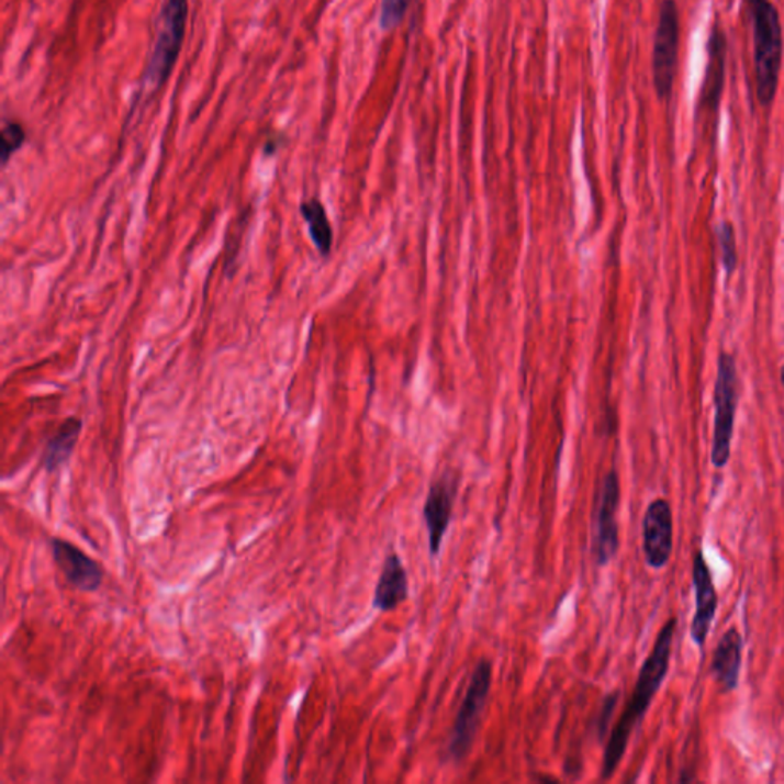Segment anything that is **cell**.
Instances as JSON below:
<instances>
[{
	"mask_svg": "<svg viewBox=\"0 0 784 784\" xmlns=\"http://www.w3.org/2000/svg\"><path fill=\"white\" fill-rule=\"evenodd\" d=\"M410 2L411 0H383L382 10H380V26H382V30L390 31L395 29L402 22L403 15L406 14Z\"/></svg>",
	"mask_w": 784,
	"mask_h": 784,
	"instance_id": "ac0fdd59",
	"label": "cell"
},
{
	"mask_svg": "<svg viewBox=\"0 0 784 784\" xmlns=\"http://www.w3.org/2000/svg\"><path fill=\"white\" fill-rule=\"evenodd\" d=\"M410 597V580L405 565L399 553H390L383 562L378 585H376L374 596H372V607L382 613L394 612Z\"/></svg>",
	"mask_w": 784,
	"mask_h": 784,
	"instance_id": "4fadbf2b",
	"label": "cell"
},
{
	"mask_svg": "<svg viewBox=\"0 0 784 784\" xmlns=\"http://www.w3.org/2000/svg\"><path fill=\"white\" fill-rule=\"evenodd\" d=\"M53 560L66 581L80 592L94 593L103 584V567L72 542L61 538L49 541Z\"/></svg>",
	"mask_w": 784,
	"mask_h": 784,
	"instance_id": "30bf717a",
	"label": "cell"
},
{
	"mask_svg": "<svg viewBox=\"0 0 784 784\" xmlns=\"http://www.w3.org/2000/svg\"><path fill=\"white\" fill-rule=\"evenodd\" d=\"M754 37L757 99L763 108L774 103L783 61V26L770 0H743Z\"/></svg>",
	"mask_w": 784,
	"mask_h": 784,
	"instance_id": "7a4b0ae2",
	"label": "cell"
},
{
	"mask_svg": "<svg viewBox=\"0 0 784 784\" xmlns=\"http://www.w3.org/2000/svg\"><path fill=\"white\" fill-rule=\"evenodd\" d=\"M782 383H783V387H784V367H783V370H782Z\"/></svg>",
	"mask_w": 784,
	"mask_h": 784,
	"instance_id": "44dd1931",
	"label": "cell"
},
{
	"mask_svg": "<svg viewBox=\"0 0 784 784\" xmlns=\"http://www.w3.org/2000/svg\"><path fill=\"white\" fill-rule=\"evenodd\" d=\"M0 138H2V163L7 165L8 160H10V158L21 149L23 143H25V127L18 122H7L3 124L2 137Z\"/></svg>",
	"mask_w": 784,
	"mask_h": 784,
	"instance_id": "e0dca14e",
	"label": "cell"
},
{
	"mask_svg": "<svg viewBox=\"0 0 784 784\" xmlns=\"http://www.w3.org/2000/svg\"><path fill=\"white\" fill-rule=\"evenodd\" d=\"M719 243L721 247V262H724L727 273L731 275L737 267L736 238H733L731 224H724L719 228Z\"/></svg>",
	"mask_w": 784,
	"mask_h": 784,
	"instance_id": "d6986e66",
	"label": "cell"
},
{
	"mask_svg": "<svg viewBox=\"0 0 784 784\" xmlns=\"http://www.w3.org/2000/svg\"><path fill=\"white\" fill-rule=\"evenodd\" d=\"M83 422L77 417L66 418L61 423L57 433L49 438L44 453V466L46 472L53 473L58 471L71 458L77 441H79Z\"/></svg>",
	"mask_w": 784,
	"mask_h": 784,
	"instance_id": "9a60e30c",
	"label": "cell"
},
{
	"mask_svg": "<svg viewBox=\"0 0 784 784\" xmlns=\"http://www.w3.org/2000/svg\"><path fill=\"white\" fill-rule=\"evenodd\" d=\"M302 219L309 225V233L312 236L314 246L322 256H328L333 247L332 223H329L327 209L317 198H310L301 204Z\"/></svg>",
	"mask_w": 784,
	"mask_h": 784,
	"instance_id": "2e32d148",
	"label": "cell"
},
{
	"mask_svg": "<svg viewBox=\"0 0 784 784\" xmlns=\"http://www.w3.org/2000/svg\"><path fill=\"white\" fill-rule=\"evenodd\" d=\"M643 553L647 564L662 569L673 553V511L667 500L650 503L643 516Z\"/></svg>",
	"mask_w": 784,
	"mask_h": 784,
	"instance_id": "9c48e42d",
	"label": "cell"
},
{
	"mask_svg": "<svg viewBox=\"0 0 784 784\" xmlns=\"http://www.w3.org/2000/svg\"><path fill=\"white\" fill-rule=\"evenodd\" d=\"M714 436L712 461L714 468L721 469L728 464L731 457L733 436V418L737 410V368L729 355L721 352L719 371H717L716 390H714Z\"/></svg>",
	"mask_w": 784,
	"mask_h": 784,
	"instance_id": "5b68a950",
	"label": "cell"
},
{
	"mask_svg": "<svg viewBox=\"0 0 784 784\" xmlns=\"http://www.w3.org/2000/svg\"><path fill=\"white\" fill-rule=\"evenodd\" d=\"M693 584L696 590V613H694L690 632L693 642L702 648L712 630L719 600H717L716 587H714L712 570H709L708 562L701 550L694 557Z\"/></svg>",
	"mask_w": 784,
	"mask_h": 784,
	"instance_id": "8fae6325",
	"label": "cell"
},
{
	"mask_svg": "<svg viewBox=\"0 0 784 784\" xmlns=\"http://www.w3.org/2000/svg\"><path fill=\"white\" fill-rule=\"evenodd\" d=\"M189 0H166L161 8L158 34L147 61L146 81L150 88L165 87L180 57L188 29Z\"/></svg>",
	"mask_w": 784,
	"mask_h": 784,
	"instance_id": "3957f363",
	"label": "cell"
},
{
	"mask_svg": "<svg viewBox=\"0 0 784 784\" xmlns=\"http://www.w3.org/2000/svg\"><path fill=\"white\" fill-rule=\"evenodd\" d=\"M492 685V663L481 659L472 671L471 682L463 702L458 708L456 721L448 744V754L453 762H461L471 752L473 740L480 728L481 716L486 708Z\"/></svg>",
	"mask_w": 784,
	"mask_h": 784,
	"instance_id": "277c9868",
	"label": "cell"
},
{
	"mask_svg": "<svg viewBox=\"0 0 784 784\" xmlns=\"http://www.w3.org/2000/svg\"><path fill=\"white\" fill-rule=\"evenodd\" d=\"M675 624L677 619L671 617L659 631L656 639L653 650L648 654L642 669L639 671L638 682L627 706H625L623 716L613 728L611 739L605 747L603 770L601 777L608 780L615 774L617 766L623 762L625 751H627L628 741H630L631 732L638 727L640 720L646 716L648 708L658 691L661 690L667 673H669L671 651H673V640L675 632Z\"/></svg>",
	"mask_w": 784,
	"mask_h": 784,
	"instance_id": "6da1fadb",
	"label": "cell"
},
{
	"mask_svg": "<svg viewBox=\"0 0 784 784\" xmlns=\"http://www.w3.org/2000/svg\"><path fill=\"white\" fill-rule=\"evenodd\" d=\"M620 691H613L605 697L603 708H601L600 717L596 720V731L600 740H604L605 733H607L608 724H611L613 713H615L617 702H619Z\"/></svg>",
	"mask_w": 784,
	"mask_h": 784,
	"instance_id": "ffe728a7",
	"label": "cell"
},
{
	"mask_svg": "<svg viewBox=\"0 0 784 784\" xmlns=\"http://www.w3.org/2000/svg\"><path fill=\"white\" fill-rule=\"evenodd\" d=\"M727 36L720 23L713 25L708 38V64H706L704 83H702L698 107L701 110L717 111L720 103L721 91L725 83V68H727Z\"/></svg>",
	"mask_w": 784,
	"mask_h": 784,
	"instance_id": "7c38bea8",
	"label": "cell"
},
{
	"mask_svg": "<svg viewBox=\"0 0 784 784\" xmlns=\"http://www.w3.org/2000/svg\"><path fill=\"white\" fill-rule=\"evenodd\" d=\"M743 639L736 627L729 628L714 650L712 673L724 691L736 690L739 685Z\"/></svg>",
	"mask_w": 784,
	"mask_h": 784,
	"instance_id": "5bb4252c",
	"label": "cell"
},
{
	"mask_svg": "<svg viewBox=\"0 0 784 784\" xmlns=\"http://www.w3.org/2000/svg\"><path fill=\"white\" fill-rule=\"evenodd\" d=\"M681 19L675 0H663L659 13L653 48V80L656 92L667 100L673 92L675 68H677Z\"/></svg>",
	"mask_w": 784,
	"mask_h": 784,
	"instance_id": "8992f818",
	"label": "cell"
},
{
	"mask_svg": "<svg viewBox=\"0 0 784 784\" xmlns=\"http://www.w3.org/2000/svg\"><path fill=\"white\" fill-rule=\"evenodd\" d=\"M596 502L593 555H595L596 564L604 567L616 557L617 550H619L617 508H619L620 502V484L616 471H611L604 477Z\"/></svg>",
	"mask_w": 784,
	"mask_h": 784,
	"instance_id": "52a82bcc",
	"label": "cell"
},
{
	"mask_svg": "<svg viewBox=\"0 0 784 784\" xmlns=\"http://www.w3.org/2000/svg\"><path fill=\"white\" fill-rule=\"evenodd\" d=\"M458 480L448 472L438 477L430 484L425 506H423V522L428 530L430 557L437 558L444 546L446 531L449 529L450 519L456 503Z\"/></svg>",
	"mask_w": 784,
	"mask_h": 784,
	"instance_id": "ba28073f",
	"label": "cell"
}]
</instances>
